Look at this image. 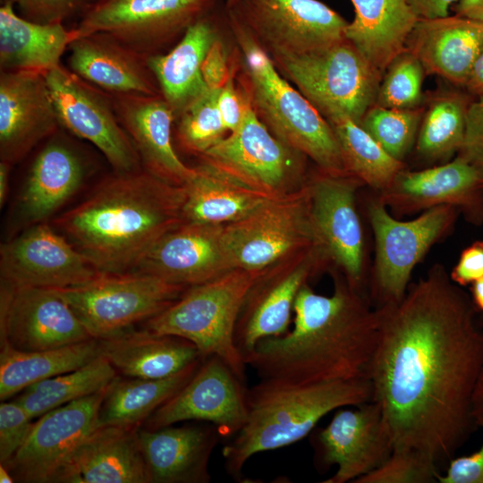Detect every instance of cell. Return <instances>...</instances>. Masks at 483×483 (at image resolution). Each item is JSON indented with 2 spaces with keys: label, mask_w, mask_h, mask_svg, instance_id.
<instances>
[{
  "label": "cell",
  "mask_w": 483,
  "mask_h": 483,
  "mask_svg": "<svg viewBox=\"0 0 483 483\" xmlns=\"http://www.w3.org/2000/svg\"><path fill=\"white\" fill-rule=\"evenodd\" d=\"M377 309L369 379L394 447L450 461L477 428L471 401L483 368L481 312L440 266L399 302Z\"/></svg>",
  "instance_id": "cell-1"
},
{
  "label": "cell",
  "mask_w": 483,
  "mask_h": 483,
  "mask_svg": "<svg viewBox=\"0 0 483 483\" xmlns=\"http://www.w3.org/2000/svg\"><path fill=\"white\" fill-rule=\"evenodd\" d=\"M293 326L260 341L244 357L261 378L299 384L369 379L379 336L372 309L346 278L335 279L329 296L306 284L293 306Z\"/></svg>",
  "instance_id": "cell-2"
},
{
  "label": "cell",
  "mask_w": 483,
  "mask_h": 483,
  "mask_svg": "<svg viewBox=\"0 0 483 483\" xmlns=\"http://www.w3.org/2000/svg\"><path fill=\"white\" fill-rule=\"evenodd\" d=\"M184 188L145 169L102 180L52 226L102 273L131 271L165 233L182 223Z\"/></svg>",
  "instance_id": "cell-3"
},
{
  "label": "cell",
  "mask_w": 483,
  "mask_h": 483,
  "mask_svg": "<svg viewBox=\"0 0 483 483\" xmlns=\"http://www.w3.org/2000/svg\"><path fill=\"white\" fill-rule=\"evenodd\" d=\"M246 397V421L222 450L232 476H239L252 455L304 438L330 411L371 401L373 386L370 379L299 384L262 378Z\"/></svg>",
  "instance_id": "cell-4"
},
{
  "label": "cell",
  "mask_w": 483,
  "mask_h": 483,
  "mask_svg": "<svg viewBox=\"0 0 483 483\" xmlns=\"http://www.w3.org/2000/svg\"><path fill=\"white\" fill-rule=\"evenodd\" d=\"M264 271L233 268L190 286L169 307L147 320L145 329L191 342L203 358H220L244 381L246 363L235 344V327L250 290Z\"/></svg>",
  "instance_id": "cell-5"
},
{
  "label": "cell",
  "mask_w": 483,
  "mask_h": 483,
  "mask_svg": "<svg viewBox=\"0 0 483 483\" xmlns=\"http://www.w3.org/2000/svg\"><path fill=\"white\" fill-rule=\"evenodd\" d=\"M232 19L244 38L242 48L253 102L267 127L285 145L311 158L324 172L349 174L326 119L284 80L267 54Z\"/></svg>",
  "instance_id": "cell-6"
},
{
  "label": "cell",
  "mask_w": 483,
  "mask_h": 483,
  "mask_svg": "<svg viewBox=\"0 0 483 483\" xmlns=\"http://www.w3.org/2000/svg\"><path fill=\"white\" fill-rule=\"evenodd\" d=\"M275 58L326 120L343 114L360 124L376 104L383 74L346 38L305 53L275 55Z\"/></svg>",
  "instance_id": "cell-7"
},
{
  "label": "cell",
  "mask_w": 483,
  "mask_h": 483,
  "mask_svg": "<svg viewBox=\"0 0 483 483\" xmlns=\"http://www.w3.org/2000/svg\"><path fill=\"white\" fill-rule=\"evenodd\" d=\"M187 286L138 273H101L77 286L55 289L92 338H111L174 303Z\"/></svg>",
  "instance_id": "cell-8"
},
{
  "label": "cell",
  "mask_w": 483,
  "mask_h": 483,
  "mask_svg": "<svg viewBox=\"0 0 483 483\" xmlns=\"http://www.w3.org/2000/svg\"><path fill=\"white\" fill-rule=\"evenodd\" d=\"M223 234L233 268L247 270H264L297 251L322 247L311 218L308 182L225 225Z\"/></svg>",
  "instance_id": "cell-9"
},
{
  "label": "cell",
  "mask_w": 483,
  "mask_h": 483,
  "mask_svg": "<svg viewBox=\"0 0 483 483\" xmlns=\"http://www.w3.org/2000/svg\"><path fill=\"white\" fill-rule=\"evenodd\" d=\"M201 156L203 163L271 197L292 192L307 182L304 155L270 132L250 103L240 126Z\"/></svg>",
  "instance_id": "cell-10"
},
{
  "label": "cell",
  "mask_w": 483,
  "mask_h": 483,
  "mask_svg": "<svg viewBox=\"0 0 483 483\" xmlns=\"http://www.w3.org/2000/svg\"><path fill=\"white\" fill-rule=\"evenodd\" d=\"M369 216L376 242L373 293L379 308L404 297L412 269L452 227L456 208L436 206L415 219L399 221L379 199L369 205Z\"/></svg>",
  "instance_id": "cell-11"
},
{
  "label": "cell",
  "mask_w": 483,
  "mask_h": 483,
  "mask_svg": "<svg viewBox=\"0 0 483 483\" xmlns=\"http://www.w3.org/2000/svg\"><path fill=\"white\" fill-rule=\"evenodd\" d=\"M326 261L320 246L297 251L265 269L250 290L241 309L234 341L243 358L267 338L290 330L300 290Z\"/></svg>",
  "instance_id": "cell-12"
},
{
  "label": "cell",
  "mask_w": 483,
  "mask_h": 483,
  "mask_svg": "<svg viewBox=\"0 0 483 483\" xmlns=\"http://www.w3.org/2000/svg\"><path fill=\"white\" fill-rule=\"evenodd\" d=\"M44 75L61 125L97 148L114 172L141 169L140 156L114 105L94 86L61 64Z\"/></svg>",
  "instance_id": "cell-13"
},
{
  "label": "cell",
  "mask_w": 483,
  "mask_h": 483,
  "mask_svg": "<svg viewBox=\"0 0 483 483\" xmlns=\"http://www.w3.org/2000/svg\"><path fill=\"white\" fill-rule=\"evenodd\" d=\"M211 0H95L71 30L72 39L101 33L140 53L201 18Z\"/></svg>",
  "instance_id": "cell-14"
},
{
  "label": "cell",
  "mask_w": 483,
  "mask_h": 483,
  "mask_svg": "<svg viewBox=\"0 0 483 483\" xmlns=\"http://www.w3.org/2000/svg\"><path fill=\"white\" fill-rule=\"evenodd\" d=\"M95 265L47 223L29 226L1 245V283L63 289L100 275Z\"/></svg>",
  "instance_id": "cell-15"
},
{
  "label": "cell",
  "mask_w": 483,
  "mask_h": 483,
  "mask_svg": "<svg viewBox=\"0 0 483 483\" xmlns=\"http://www.w3.org/2000/svg\"><path fill=\"white\" fill-rule=\"evenodd\" d=\"M231 13L273 50L301 54L345 39L348 22L318 0H239Z\"/></svg>",
  "instance_id": "cell-16"
},
{
  "label": "cell",
  "mask_w": 483,
  "mask_h": 483,
  "mask_svg": "<svg viewBox=\"0 0 483 483\" xmlns=\"http://www.w3.org/2000/svg\"><path fill=\"white\" fill-rule=\"evenodd\" d=\"M1 345L21 352L55 349L91 339L55 289L1 283Z\"/></svg>",
  "instance_id": "cell-17"
},
{
  "label": "cell",
  "mask_w": 483,
  "mask_h": 483,
  "mask_svg": "<svg viewBox=\"0 0 483 483\" xmlns=\"http://www.w3.org/2000/svg\"><path fill=\"white\" fill-rule=\"evenodd\" d=\"M107 387L38 418L23 445L4 464L16 481H54L72 453L97 428L98 412Z\"/></svg>",
  "instance_id": "cell-18"
},
{
  "label": "cell",
  "mask_w": 483,
  "mask_h": 483,
  "mask_svg": "<svg viewBox=\"0 0 483 483\" xmlns=\"http://www.w3.org/2000/svg\"><path fill=\"white\" fill-rule=\"evenodd\" d=\"M342 407L315 437L319 462L336 465L324 483L354 482L379 467L392 453L394 441L380 405L371 400Z\"/></svg>",
  "instance_id": "cell-19"
},
{
  "label": "cell",
  "mask_w": 483,
  "mask_h": 483,
  "mask_svg": "<svg viewBox=\"0 0 483 483\" xmlns=\"http://www.w3.org/2000/svg\"><path fill=\"white\" fill-rule=\"evenodd\" d=\"M242 383L220 358L207 357L191 379L151 414L148 428L198 419L213 423L222 435H235L248 414Z\"/></svg>",
  "instance_id": "cell-20"
},
{
  "label": "cell",
  "mask_w": 483,
  "mask_h": 483,
  "mask_svg": "<svg viewBox=\"0 0 483 483\" xmlns=\"http://www.w3.org/2000/svg\"><path fill=\"white\" fill-rule=\"evenodd\" d=\"M361 182L351 174L324 172L309 180L310 213L318 239L329 260L360 290L363 271V233L355 207Z\"/></svg>",
  "instance_id": "cell-21"
},
{
  "label": "cell",
  "mask_w": 483,
  "mask_h": 483,
  "mask_svg": "<svg viewBox=\"0 0 483 483\" xmlns=\"http://www.w3.org/2000/svg\"><path fill=\"white\" fill-rule=\"evenodd\" d=\"M224 225L182 222L159 238L131 269L166 282L192 286L233 268Z\"/></svg>",
  "instance_id": "cell-22"
},
{
  "label": "cell",
  "mask_w": 483,
  "mask_h": 483,
  "mask_svg": "<svg viewBox=\"0 0 483 483\" xmlns=\"http://www.w3.org/2000/svg\"><path fill=\"white\" fill-rule=\"evenodd\" d=\"M61 125L44 73L2 71L0 157L14 164Z\"/></svg>",
  "instance_id": "cell-23"
},
{
  "label": "cell",
  "mask_w": 483,
  "mask_h": 483,
  "mask_svg": "<svg viewBox=\"0 0 483 483\" xmlns=\"http://www.w3.org/2000/svg\"><path fill=\"white\" fill-rule=\"evenodd\" d=\"M381 191L385 205L402 212L451 205L483 222V172L461 157L421 171L402 170Z\"/></svg>",
  "instance_id": "cell-24"
},
{
  "label": "cell",
  "mask_w": 483,
  "mask_h": 483,
  "mask_svg": "<svg viewBox=\"0 0 483 483\" xmlns=\"http://www.w3.org/2000/svg\"><path fill=\"white\" fill-rule=\"evenodd\" d=\"M87 165L67 142L51 140L35 157L15 200L13 227L20 232L47 223L81 188Z\"/></svg>",
  "instance_id": "cell-25"
},
{
  "label": "cell",
  "mask_w": 483,
  "mask_h": 483,
  "mask_svg": "<svg viewBox=\"0 0 483 483\" xmlns=\"http://www.w3.org/2000/svg\"><path fill=\"white\" fill-rule=\"evenodd\" d=\"M114 107L144 168L171 184L182 186L196 174L175 153L171 138L174 110L164 99L146 95H114Z\"/></svg>",
  "instance_id": "cell-26"
},
{
  "label": "cell",
  "mask_w": 483,
  "mask_h": 483,
  "mask_svg": "<svg viewBox=\"0 0 483 483\" xmlns=\"http://www.w3.org/2000/svg\"><path fill=\"white\" fill-rule=\"evenodd\" d=\"M406 48L419 60L426 74L465 87L483 49V21L457 14L419 19Z\"/></svg>",
  "instance_id": "cell-27"
},
{
  "label": "cell",
  "mask_w": 483,
  "mask_h": 483,
  "mask_svg": "<svg viewBox=\"0 0 483 483\" xmlns=\"http://www.w3.org/2000/svg\"><path fill=\"white\" fill-rule=\"evenodd\" d=\"M134 428H97L72 453L53 482L149 483Z\"/></svg>",
  "instance_id": "cell-28"
},
{
  "label": "cell",
  "mask_w": 483,
  "mask_h": 483,
  "mask_svg": "<svg viewBox=\"0 0 483 483\" xmlns=\"http://www.w3.org/2000/svg\"><path fill=\"white\" fill-rule=\"evenodd\" d=\"M218 429L171 426L139 429L137 437L149 483H207Z\"/></svg>",
  "instance_id": "cell-29"
},
{
  "label": "cell",
  "mask_w": 483,
  "mask_h": 483,
  "mask_svg": "<svg viewBox=\"0 0 483 483\" xmlns=\"http://www.w3.org/2000/svg\"><path fill=\"white\" fill-rule=\"evenodd\" d=\"M69 48L70 71L92 86L114 95H155L151 71L140 54L109 36L76 38Z\"/></svg>",
  "instance_id": "cell-30"
},
{
  "label": "cell",
  "mask_w": 483,
  "mask_h": 483,
  "mask_svg": "<svg viewBox=\"0 0 483 483\" xmlns=\"http://www.w3.org/2000/svg\"><path fill=\"white\" fill-rule=\"evenodd\" d=\"M98 343L100 355L130 377L165 378L203 359L191 342L148 329H130Z\"/></svg>",
  "instance_id": "cell-31"
},
{
  "label": "cell",
  "mask_w": 483,
  "mask_h": 483,
  "mask_svg": "<svg viewBox=\"0 0 483 483\" xmlns=\"http://www.w3.org/2000/svg\"><path fill=\"white\" fill-rule=\"evenodd\" d=\"M351 1L355 16L345 28V38L384 74L391 62L406 49L419 18L407 0Z\"/></svg>",
  "instance_id": "cell-32"
},
{
  "label": "cell",
  "mask_w": 483,
  "mask_h": 483,
  "mask_svg": "<svg viewBox=\"0 0 483 483\" xmlns=\"http://www.w3.org/2000/svg\"><path fill=\"white\" fill-rule=\"evenodd\" d=\"M14 4L0 7V65L2 71L46 73L60 65L72 40L63 23H38L19 16Z\"/></svg>",
  "instance_id": "cell-33"
},
{
  "label": "cell",
  "mask_w": 483,
  "mask_h": 483,
  "mask_svg": "<svg viewBox=\"0 0 483 483\" xmlns=\"http://www.w3.org/2000/svg\"><path fill=\"white\" fill-rule=\"evenodd\" d=\"M184 188L182 222L225 225L275 198L253 190L203 163Z\"/></svg>",
  "instance_id": "cell-34"
},
{
  "label": "cell",
  "mask_w": 483,
  "mask_h": 483,
  "mask_svg": "<svg viewBox=\"0 0 483 483\" xmlns=\"http://www.w3.org/2000/svg\"><path fill=\"white\" fill-rule=\"evenodd\" d=\"M216 38L212 23L201 17L187 28L181 41L169 53L146 59L165 100L174 111L182 113L208 88L202 64Z\"/></svg>",
  "instance_id": "cell-35"
},
{
  "label": "cell",
  "mask_w": 483,
  "mask_h": 483,
  "mask_svg": "<svg viewBox=\"0 0 483 483\" xmlns=\"http://www.w3.org/2000/svg\"><path fill=\"white\" fill-rule=\"evenodd\" d=\"M204 359L165 378L115 377L108 386L100 406L97 428H135L175 394L191 379Z\"/></svg>",
  "instance_id": "cell-36"
},
{
  "label": "cell",
  "mask_w": 483,
  "mask_h": 483,
  "mask_svg": "<svg viewBox=\"0 0 483 483\" xmlns=\"http://www.w3.org/2000/svg\"><path fill=\"white\" fill-rule=\"evenodd\" d=\"M98 356L99 343L95 338L33 352L1 345L0 400L5 401L38 381L75 370Z\"/></svg>",
  "instance_id": "cell-37"
},
{
  "label": "cell",
  "mask_w": 483,
  "mask_h": 483,
  "mask_svg": "<svg viewBox=\"0 0 483 483\" xmlns=\"http://www.w3.org/2000/svg\"><path fill=\"white\" fill-rule=\"evenodd\" d=\"M116 377V369L103 356L86 365L26 387L15 399L34 419L71 402L107 387Z\"/></svg>",
  "instance_id": "cell-38"
},
{
  "label": "cell",
  "mask_w": 483,
  "mask_h": 483,
  "mask_svg": "<svg viewBox=\"0 0 483 483\" xmlns=\"http://www.w3.org/2000/svg\"><path fill=\"white\" fill-rule=\"evenodd\" d=\"M326 121L336 136L347 172L361 182L383 191L403 170L402 160L389 155L350 117L340 114Z\"/></svg>",
  "instance_id": "cell-39"
},
{
  "label": "cell",
  "mask_w": 483,
  "mask_h": 483,
  "mask_svg": "<svg viewBox=\"0 0 483 483\" xmlns=\"http://www.w3.org/2000/svg\"><path fill=\"white\" fill-rule=\"evenodd\" d=\"M471 101L458 92H445L429 102L417 137V150L430 159L447 158L462 145Z\"/></svg>",
  "instance_id": "cell-40"
},
{
  "label": "cell",
  "mask_w": 483,
  "mask_h": 483,
  "mask_svg": "<svg viewBox=\"0 0 483 483\" xmlns=\"http://www.w3.org/2000/svg\"><path fill=\"white\" fill-rule=\"evenodd\" d=\"M424 109H395L373 105L360 125L393 157L402 160L419 132Z\"/></svg>",
  "instance_id": "cell-41"
},
{
  "label": "cell",
  "mask_w": 483,
  "mask_h": 483,
  "mask_svg": "<svg viewBox=\"0 0 483 483\" xmlns=\"http://www.w3.org/2000/svg\"><path fill=\"white\" fill-rule=\"evenodd\" d=\"M220 89L207 88L181 113L179 137L186 149L202 155L225 138L227 130L217 104Z\"/></svg>",
  "instance_id": "cell-42"
},
{
  "label": "cell",
  "mask_w": 483,
  "mask_h": 483,
  "mask_svg": "<svg viewBox=\"0 0 483 483\" xmlns=\"http://www.w3.org/2000/svg\"><path fill=\"white\" fill-rule=\"evenodd\" d=\"M426 72L419 60L407 48L386 69L376 105L387 108L410 109L420 106Z\"/></svg>",
  "instance_id": "cell-43"
},
{
  "label": "cell",
  "mask_w": 483,
  "mask_h": 483,
  "mask_svg": "<svg viewBox=\"0 0 483 483\" xmlns=\"http://www.w3.org/2000/svg\"><path fill=\"white\" fill-rule=\"evenodd\" d=\"M437 462L428 454L412 448L394 447L377 469L354 483H432L440 474Z\"/></svg>",
  "instance_id": "cell-44"
},
{
  "label": "cell",
  "mask_w": 483,
  "mask_h": 483,
  "mask_svg": "<svg viewBox=\"0 0 483 483\" xmlns=\"http://www.w3.org/2000/svg\"><path fill=\"white\" fill-rule=\"evenodd\" d=\"M33 419L17 402L0 404V462L6 463L21 448L34 426Z\"/></svg>",
  "instance_id": "cell-45"
},
{
  "label": "cell",
  "mask_w": 483,
  "mask_h": 483,
  "mask_svg": "<svg viewBox=\"0 0 483 483\" xmlns=\"http://www.w3.org/2000/svg\"><path fill=\"white\" fill-rule=\"evenodd\" d=\"M94 0H21L19 4L24 18L38 23H63L83 12Z\"/></svg>",
  "instance_id": "cell-46"
},
{
  "label": "cell",
  "mask_w": 483,
  "mask_h": 483,
  "mask_svg": "<svg viewBox=\"0 0 483 483\" xmlns=\"http://www.w3.org/2000/svg\"><path fill=\"white\" fill-rule=\"evenodd\" d=\"M458 157L483 172V97L471 101L469 106L464 140Z\"/></svg>",
  "instance_id": "cell-47"
},
{
  "label": "cell",
  "mask_w": 483,
  "mask_h": 483,
  "mask_svg": "<svg viewBox=\"0 0 483 483\" xmlns=\"http://www.w3.org/2000/svg\"><path fill=\"white\" fill-rule=\"evenodd\" d=\"M437 482L483 483V443L471 454L451 459L445 473L438 475Z\"/></svg>",
  "instance_id": "cell-48"
},
{
  "label": "cell",
  "mask_w": 483,
  "mask_h": 483,
  "mask_svg": "<svg viewBox=\"0 0 483 483\" xmlns=\"http://www.w3.org/2000/svg\"><path fill=\"white\" fill-rule=\"evenodd\" d=\"M449 275L459 286L471 284L483 277V241H477L462 251Z\"/></svg>",
  "instance_id": "cell-49"
},
{
  "label": "cell",
  "mask_w": 483,
  "mask_h": 483,
  "mask_svg": "<svg viewBox=\"0 0 483 483\" xmlns=\"http://www.w3.org/2000/svg\"><path fill=\"white\" fill-rule=\"evenodd\" d=\"M217 104L227 131H234L242 121L247 103L237 93L231 76L220 89Z\"/></svg>",
  "instance_id": "cell-50"
},
{
  "label": "cell",
  "mask_w": 483,
  "mask_h": 483,
  "mask_svg": "<svg viewBox=\"0 0 483 483\" xmlns=\"http://www.w3.org/2000/svg\"><path fill=\"white\" fill-rule=\"evenodd\" d=\"M202 75L208 88L221 89L228 79L226 55L222 45L215 40L202 64Z\"/></svg>",
  "instance_id": "cell-51"
},
{
  "label": "cell",
  "mask_w": 483,
  "mask_h": 483,
  "mask_svg": "<svg viewBox=\"0 0 483 483\" xmlns=\"http://www.w3.org/2000/svg\"><path fill=\"white\" fill-rule=\"evenodd\" d=\"M458 0H407L419 19H435L449 15V9Z\"/></svg>",
  "instance_id": "cell-52"
},
{
  "label": "cell",
  "mask_w": 483,
  "mask_h": 483,
  "mask_svg": "<svg viewBox=\"0 0 483 483\" xmlns=\"http://www.w3.org/2000/svg\"><path fill=\"white\" fill-rule=\"evenodd\" d=\"M452 9L459 16L483 21V0H458Z\"/></svg>",
  "instance_id": "cell-53"
},
{
  "label": "cell",
  "mask_w": 483,
  "mask_h": 483,
  "mask_svg": "<svg viewBox=\"0 0 483 483\" xmlns=\"http://www.w3.org/2000/svg\"><path fill=\"white\" fill-rule=\"evenodd\" d=\"M464 88L478 97H483V49L472 67Z\"/></svg>",
  "instance_id": "cell-54"
},
{
  "label": "cell",
  "mask_w": 483,
  "mask_h": 483,
  "mask_svg": "<svg viewBox=\"0 0 483 483\" xmlns=\"http://www.w3.org/2000/svg\"><path fill=\"white\" fill-rule=\"evenodd\" d=\"M471 414L475 425L483 428V368L473 391Z\"/></svg>",
  "instance_id": "cell-55"
},
{
  "label": "cell",
  "mask_w": 483,
  "mask_h": 483,
  "mask_svg": "<svg viewBox=\"0 0 483 483\" xmlns=\"http://www.w3.org/2000/svg\"><path fill=\"white\" fill-rule=\"evenodd\" d=\"M11 164L2 161L0 162V207L2 208L6 200L9 185V173Z\"/></svg>",
  "instance_id": "cell-56"
},
{
  "label": "cell",
  "mask_w": 483,
  "mask_h": 483,
  "mask_svg": "<svg viewBox=\"0 0 483 483\" xmlns=\"http://www.w3.org/2000/svg\"><path fill=\"white\" fill-rule=\"evenodd\" d=\"M470 298L476 308L483 313V277L470 284Z\"/></svg>",
  "instance_id": "cell-57"
},
{
  "label": "cell",
  "mask_w": 483,
  "mask_h": 483,
  "mask_svg": "<svg viewBox=\"0 0 483 483\" xmlns=\"http://www.w3.org/2000/svg\"><path fill=\"white\" fill-rule=\"evenodd\" d=\"M14 481V478L9 471V470L4 465H0V482L1 483H12Z\"/></svg>",
  "instance_id": "cell-58"
},
{
  "label": "cell",
  "mask_w": 483,
  "mask_h": 483,
  "mask_svg": "<svg viewBox=\"0 0 483 483\" xmlns=\"http://www.w3.org/2000/svg\"><path fill=\"white\" fill-rule=\"evenodd\" d=\"M4 1H10V2H12V3H13V4H17L18 5H19V4H21V0H4Z\"/></svg>",
  "instance_id": "cell-59"
},
{
  "label": "cell",
  "mask_w": 483,
  "mask_h": 483,
  "mask_svg": "<svg viewBox=\"0 0 483 483\" xmlns=\"http://www.w3.org/2000/svg\"><path fill=\"white\" fill-rule=\"evenodd\" d=\"M239 0H227V2L229 3V4H235L236 2H238Z\"/></svg>",
  "instance_id": "cell-60"
},
{
  "label": "cell",
  "mask_w": 483,
  "mask_h": 483,
  "mask_svg": "<svg viewBox=\"0 0 483 483\" xmlns=\"http://www.w3.org/2000/svg\"><path fill=\"white\" fill-rule=\"evenodd\" d=\"M95 1V0H94Z\"/></svg>",
  "instance_id": "cell-61"
}]
</instances>
